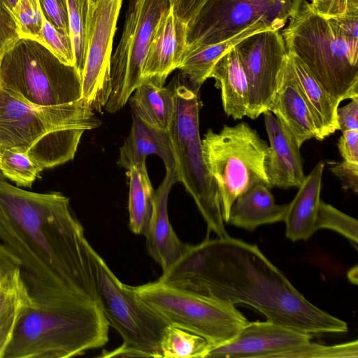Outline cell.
Masks as SVG:
<instances>
[{"mask_svg":"<svg viewBox=\"0 0 358 358\" xmlns=\"http://www.w3.org/2000/svg\"><path fill=\"white\" fill-rule=\"evenodd\" d=\"M206 166L218 189L223 220L227 223L236 199L249 188L263 184L271 188L265 169L267 143L246 122L208 129L201 140Z\"/></svg>","mask_w":358,"mask_h":358,"instance_id":"obj_8","label":"cell"},{"mask_svg":"<svg viewBox=\"0 0 358 358\" xmlns=\"http://www.w3.org/2000/svg\"><path fill=\"white\" fill-rule=\"evenodd\" d=\"M0 240L20 261L34 303H99L91 245L62 193L27 191L0 173Z\"/></svg>","mask_w":358,"mask_h":358,"instance_id":"obj_1","label":"cell"},{"mask_svg":"<svg viewBox=\"0 0 358 358\" xmlns=\"http://www.w3.org/2000/svg\"><path fill=\"white\" fill-rule=\"evenodd\" d=\"M17 270H22L20 261L8 248L0 244V282Z\"/></svg>","mask_w":358,"mask_h":358,"instance_id":"obj_44","label":"cell"},{"mask_svg":"<svg viewBox=\"0 0 358 358\" xmlns=\"http://www.w3.org/2000/svg\"><path fill=\"white\" fill-rule=\"evenodd\" d=\"M329 20L341 36L358 42V16H343Z\"/></svg>","mask_w":358,"mask_h":358,"instance_id":"obj_43","label":"cell"},{"mask_svg":"<svg viewBox=\"0 0 358 358\" xmlns=\"http://www.w3.org/2000/svg\"><path fill=\"white\" fill-rule=\"evenodd\" d=\"M0 88L34 106L62 105L82 98L76 68L28 38H20L0 58Z\"/></svg>","mask_w":358,"mask_h":358,"instance_id":"obj_6","label":"cell"},{"mask_svg":"<svg viewBox=\"0 0 358 358\" xmlns=\"http://www.w3.org/2000/svg\"><path fill=\"white\" fill-rule=\"evenodd\" d=\"M99 303L109 325L121 335L124 347L141 357H162L166 319L134 291L122 283L105 260L90 248Z\"/></svg>","mask_w":358,"mask_h":358,"instance_id":"obj_10","label":"cell"},{"mask_svg":"<svg viewBox=\"0 0 358 358\" xmlns=\"http://www.w3.org/2000/svg\"><path fill=\"white\" fill-rule=\"evenodd\" d=\"M287 54L311 113L317 134V140L322 141L339 130L336 119L339 104L324 90L302 61Z\"/></svg>","mask_w":358,"mask_h":358,"instance_id":"obj_24","label":"cell"},{"mask_svg":"<svg viewBox=\"0 0 358 358\" xmlns=\"http://www.w3.org/2000/svg\"><path fill=\"white\" fill-rule=\"evenodd\" d=\"M122 0H88L82 97L101 112L110 90L113 38Z\"/></svg>","mask_w":358,"mask_h":358,"instance_id":"obj_13","label":"cell"},{"mask_svg":"<svg viewBox=\"0 0 358 358\" xmlns=\"http://www.w3.org/2000/svg\"><path fill=\"white\" fill-rule=\"evenodd\" d=\"M19 0H4L8 6L13 10V13Z\"/></svg>","mask_w":358,"mask_h":358,"instance_id":"obj_46","label":"cell"},{"mask_svg":"<svg viewBox=\"0 0 358 358\" xmlns=\"http://www.w3.org/2000/svg\"><path fill=\"white\" fill-rule=\"evenodd\" d=\"M313 334L266 322H249L230 342L211 348L206 357L282 358L311 341Z\"/></svg>","mask_w":358,"mask_h":358,"instance_id":"obj_15","label":"cell"},{"mask_svg":"<svg viewBox=\"0 0 358 358\" xmlns=\"http://www.w3.org/2000/svg\"><path fill=\"white\" fill-rule=\"evenodd\" d=\"M187 46V25L170 7L161 16L146 55L142 83L164 86L169 75L178 69Z\"/></svg>","mask_w":358,"mask_h":358,"instance_id":"obj_16","label":"cell"},{"mask_svg":"<svg viewBox=\"0 0 358 358\" xmlns=\"http://www.w3.org/2000/svg\"><path fill=\"white\" fill-rule=\"evenodd\" d=\"M62 63L74 66L75 57L71 36L58 30L43 15L41 43Z\"/></svg>","mask_w":358,"mask_h":358,"instance_id":"obj_35","label":"cell"},{"mask_svg":"<svg viewBox=\"0 0 358 358\" xmlns=\"http://www.w3.org/2000/svg\"><path fill=\"white\" fill-rule=\"evenodd\" d=\"M305 0H207L187 26V46H206L227 41L262 20L280 31Z\"/></svg>","mask_w":358,"mask_h":358,"instance_id":"obj_11","label":"cell"},{"mask_svg":"<svg viewBox=\"0 0 358 358\" xmlns=\"http://www.w3.org/2000/svg\"><path fill=\"white\" fill-rule=\"evenodd\" d=\"M173 90L176 108L168 131L176 157L179 182L193 198L208 232H214L217 237L227 236L217 187L206 166L202 152L199 90L180 81Z\"/></svg>","mask_w":358,"mask_h":358,"instance_id":"obj_7","label":"cell"},{"mask_svg":"<svg viewBox=\"0 0 358 358\" xmlns=\"http://www.w3.org/2000/svg\"><path fill=\"white\" fill-rule=\"evenodd\" d=\"M84 99L58 106H34L0 88V155H27L41 168L73 159L83 133L100 125Z\"/></svg>","mask_w":358,"mask_h":358,"instance_id":"obj_3","label":"cell"},{"mask_svg":"<svg viewBox=\"0 0 358 358\" xmlns=\"http://www.w3.org/2000/svg\"><path fill=\"white\" fill-rule=\"evenodd\" d=\"M210 348L203 337L171 324L161 343L162 357L165 358H206Z\"/></svg>","mask_w":358,"mask_h":358,"instance_id":"obj_29","label":"cell"},{"mask_svg":"<svg viewBox=\"0 0 358 358\" xmlns=\"http://www.w3.org/2000/svg\"><path fill=\"white\" fill-rule=\"evenodd\" d=\"M265 30L271 29L259 20L227 41L206 46L187 48L178 69L188 79L187 83L192 88L199 90L209 78L213 66L223 55L247 36Z\"/></svg>","mask_w":358,"mask_h":358,"instance_id":"obj_25","label":"cell"},{"mask_svg":"<svg viewBox=\"0 0 358 358\" xmlns=\"http://www.w3.org/2000/svg\"><path fill=\"white\" fill-rule=\"evenodd\" d=\"M268 110L291 132L300 148L307 140L317 138L311 113L288 54Z\"/></svg>","mask_w":358,"mask_h":358,"instance_id":"obj_17","label":"cell"},{"mask_svg":"<svg viewBox=\"0 0 358 358\" xmlns=\"http://www.w3.org/2000/svg\"><path fill=\"white\" fill-rule=\"evenodd\" d=\"M158 280L234 305H248L269 322L311 334L348 330L345 321L307 300L257 245L229 235L188 245Z\"/></svg>","mask_w":358,"mask_h":358,"instance_id":"obj_2","label":"cell"},{"mask_svg":"<svg viewBox=\"0 0 358 358\" xmlns=\"http://www.w3.org/2000/svg\"><path fill=\"white\" fill-rule=\"evenodd\" d=\"M127 175L129 180V227L133 233L145 236L153 212L155 190L145 164L131 167Z\"/></svg>","mask_w":358,"mask_h":358,"instance_id":"obj_28","label":"cell"},{"mask_svg":"<svg viewBox=\"0 0 358 358\" xmlns=\"http://www.w3.org/2000/svg\"><path fill=\"white\" fill-rule=\"evenodd\" d=\"M315 230L327 229L335 231L355 245L358 243V221L331 204L320 200L315 223Z\"/></svg>","mask_w":358,"mask_h":358,"instance_id":"obj_32","label":"cell"},{"mask_svg":"<svg viewBox=\"0 0 358 358\" xmlns=\"http://www.w3.org/2000/svg\"><path fill=\"white\" fill-rule=\"evenodd\" d=\"M324 164L319 162L305 178L296 196L289 203L284 222L286 237L292 241H306L316 231L315 223L320 201Z\"/></svg>","mask_w":358,"mask_h":358,"instance_id":"obj_21","label":"cell"},{"mask_svg":"<svg viewBox=\"0 0 358 358\" xmlns=\"http://www.w3.org/2000/svg\"><path fill=\"white\" fill-rule=\"evenodd\" d=\"M234 48L248 84L246 116L254 120L268 110L287 51L282 34L277 30L251 34Z\"/></svg>","mask_w":358,"mask_h":358,"instance_id":"obj_14","label":"cell"},{"mask_svg":"<svg viewBox=\"0 0 358 358\" xmlns=\"http://www.w3.org/2000/svg\"><path fill=\"white\" fill-rule=\"evenodd\" d=\"M358 341L333 345H324L312 342L294 349L286 354L282 358H357Z\"/></svg>","mask_w":358,"mask_h":358,"instance_id":"obj_34","label":"cell"},{"mask_svg":"<svg viewBox=\"0 0 358 358\" xmlns=\"http://www.w3.org/2000/svg\"><path fill=\"white\" fill-rule=\"evenodd\" d=\"M264 118L270 146L265 162L271 187H299L306 176L302 159L294 136L269 110Z\"/></svg>","mask_w":358,"mask_h":358,"instance_id":"obj_18","label":"cell"},{"mask_svg":"<svg viewBox=\"0 0 358 358\" xmlns=\"http://www.w3.org/2000/svg\"><path fill=\"white\" fill-rule=\"evenodd\" d=\"M336 119L341 131L358 130V97L336 110Z\"/></svg>","mask_w":358,"mask_h":358,"instance_id":"obj_41","label":"cell"},{"mask_svg":"<svg viewBox=\"0 0 358 358\" xmlns=\"http://www.w3.org/2000/svg\"><path fill=\"white\" fill-rule=\"evenodd\" d=\"M268 189L258 184L240 194L231 207L227 223L254 231L261 225L284 222L289 203L276 204Z\"/></svg>","mask_w":358,"mask_h":358,"instance_id":"obj_22","label":"cell"},{"mask_svg":"<svg viewBox=\"0 0 358 358\" xmlns=\"http://www.w3.org/2000/svg\"><path fill=\"white\" fill-rule=\"evenodd\" d=\"M208 78H214L217 87L221 90L225 113L234 120H241L246 116L248 84L234 46L217 60Z\"/></svg>","mask_w":358,"mask_h":358,"instance_id":"obj_23","label":"cell"},{"mask_svg":"<svg viewBox=\"0 0 358 358\" xmlns=\"http://www.w3.org/2000/svg\"><path fill=\"white\" fill-rule=\"evenodd\" d=\"M331 171L337 176L342 183L343 188L358 192V164L348 162L345 160L334 164Z\"/></svg>","mask_w":358,"mask_h":358,"instance_id":"obj_39","label":"cell"},{"mask_svg":"<svg viewBox=\"0 0 358 358\" xmlns=\"http://www.w3.org/2000/svg\"><path fill=\"white\" fill-rule=\"evenodd\" d=\"M289 20L280 32L287 52L302 61L338 104L358 97V42L341 36L306 0Z\"/></svg>","mask_w":358,"mask_h":358,"instance_id":"obj_5","label":"cell"},{"mask_svg":"<svg viewBox=\"0 0 358 358\" xmlns=\"http://www.w3.org/2000/svg\"><path fill=\"white\" fill-rule=\"evenodd\" d=\"M67 6L69 34L75 57L74 66L81 76L85 63L88 0H67Z\"/></svg>","mask_w":358,"mask_h":358,"instance_id":"obj_31","label":"cell"},{"mask_svg":"<svg viewBox=\"0 0 358 358\" xmlns=\"http://www.w3.org/2000/svg\"><path fill=\"white\" fill-rule=\"evenodd\" d=\"M43 170L22 152L5 150L0 155V171L19 187H31Z\"/></svg>","mask_w":358,"mask_h":358,"instance_id":"obj_30","label":"cell"},{"mask_svg":"<svg viewBox=\"0 0 358 358\" xmlns=\"http://www.w3.org/2000/svg\"><path fill=\"white\" fill-rule=\"evenodd\" d=\"M174 15L187 26L194 20L207 0H169Z\"/></svg>","mask_w":358,"mask_h":358,"instance_id":"obj_40","label":"cell"},{"mask_svg":"<svg viewBox=\"0 0 358 358\" xmlns=\"http://www.w3.org/2000/svg\"><path fill=\"white\" fill-rule=\"evenodd\" d=\"M39 3L44 17L58 30L69 34L67 0H39Z\"/></svg>","mask_w":358,"mask_h":358,"instance_id":"obj_38","label":"cell"},{"mask_svg":"<svg viewBox=\"0 0 358 358\" xmlns=\"http://www.w3.org/2000/svg\"><path fill=\"white\" fill-rule=\"evenodd\" d=\"M357 266L355 265V267L352 268L347 273V277L349 280L355 285L357 284Z\"/></svg>","mask_w":358,"mask_h":358,"instance_id":"obj_45","label":"cell"},{"mask_svg":"<svg viewBox=\"0 0 358 358\" xmlns=\"http://www.w3.org/2000/svg\"><path fill=\"white\" fill-rule=\"evenodd\" d=\"M176 182H179L178 173L166 170L162 182L155 190L153 212L145 235L148 253L161 266L162 271L170 268L188 245L178 238L169 219V194Z\"/></svg>","mask_w":358,"mask_h":358,"instance_id":"obj_19","label":"cell"},{"mask_svg":"<svg viewBox=\"0 0 358 358\" xmlns=\"http://www.w3.org/2000/svg\"><path fill=\"white\" fill-rule=\"evenodd\" d=\"M20 38L41 43L43 14L39 0H19L15 11Z\"/></svg>","mask_w":358,"mask_h":358,"instance_id":"obj_33","label":"cell"},{"mask_svg":"<svg viewBox=\"0 0 358 358\" xmlns=\"http://www.w3.org/2000/svg\"><path fill=\"white\" fill-rule=\"evenodd\" d=\"M133 288L169 324L203 337L211 348L230 342L249 322L227 301L176 288L159 280Z\"/></svg>","mask_w":358,"mask_h":358,"instance_id":"obj_9","label":"cell"},{"mask_svg":"<svg viewBox=\"0 0 358 358\" xmlns=\"http://www.w3.org/2000/svg\"><path fill=\"white\" fill-rule=\"evenodd\" d=\"M33 303L22 270L0 282V358H3L21 317Z\"/></svg>","mask_w":358,"mask_h":358,"instance_id":"obj_26","label":"cell"},{"mask_svg":"<svg viewBox=\"0 0 358 358\" xmlns=\"http://www.w3.org/2000/svg\"><path fill=\"white\" fill-rule=\"evenodd\" d=\"M338 148L344 160L358 164V130L342 131Z\"/></svg>","mask_w":358,"mask_h":358,"instance_id":"obj_42","label":"cell"},{"mask_svg":"<svg viewBox=\"0 0 358 358\" xmlns=\"http://www.w3.org/2000/svg\"><path fill=\"white\" fill-rule=\"evenodd\" d=\"M20 39L15 16L4 0H0V58Z\"/></svg>","mask_w":358,"mask_h":358,"instance_id":"obj_36","label":"cell"},{"mask_svg":"<svg viewBox=\"0 0 358 358\" xmlns=\"http://www.w3.org/2000/svg\"><path fill=\"white\" fill-rule=\"evenodd\" d=\"M132 120L129 134L120 149L119 166L128 171L133 166L145 164L147 156L154 154L162 159L166 170L177 173L176 157L169 131L146 124L133 113Z\"/></svg>","mask_w":358,"mask_h":358,"instance_id":"obj_20","label":"cell"},{"mask_svg":"<svg viewBox=\"0 0 358 358\" xmlns=\"http://www.w3.org/2000/svg\"><path fill=\"white\" fill-rule=\"evenodd\" d=\"M315 12L325 19L358 16V0H311Z\"/></svg>","mask_w":358,"mask_h":358,"instance_id":"obj_37","label":"cell"},{"mask_svg":"<svg viewBox=\"0 0 358 358\" xmlns=\"http://www.w3.org/2000/svg\"><path fill=\"white\" fill-rule=\"evenodd\" d=\"M120 41L111 57V90L105 109L120 110L141 84L146 55L169 0H129Z\"/></svg>","mask_w":358,"mask_h":358,"instance_id":"obj_12","label":"cell"},{"mask_svg":"<svg viewBox=\"0 0 358 358\" xmlns=\"http://www.w3.org/2000/svg\"><path fill=\"white\" fill-rule=\"evenodd\" d=\"M109 323L87 298L55 305L36 303L21 317L3 358H69L104 346Z\"/></svg>","mask_w":358,"mask_h":358,"instance_id":"obj_4","label":"cell"},{"mask_svg":"<svg viewBox=\"0 0 358 358\" xmlns=\"http://www.w3.org/2000/svg\"><path fill=\"white\" fill-rule=\"evenodd\" d=\"M133 93L129 99L132 113L146 124L168 131L176 108L173 87L142 83Z\"/></svg>","mask_w":358,"mask_h":358,"instance_id":"obj_27","label":"cell"}]
</instances>
